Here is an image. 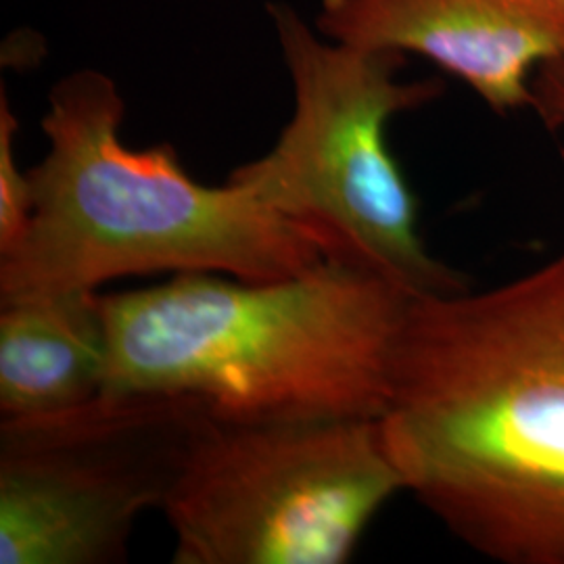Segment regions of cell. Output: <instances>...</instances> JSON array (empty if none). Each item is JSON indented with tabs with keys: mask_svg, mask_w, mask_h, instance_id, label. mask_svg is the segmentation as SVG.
<instances>
[{
	"mask_svg": "<svg viewBox=\"0 0 564 564\" xmlns=\"http://www.w3.org/2000/svg\"><path fill=\"white\" fill-rule=\"evenodd\" d=\"M316 28L347 46L426 57L498 113L533 107L535 69L564 55V15L544 0H321Z\"/></svg>",
	"mask_w": 564,
	"mask_h": 564,
	"instance_id": "52a82bcc",
	"label": "cell"
},
{
	"mask_svg": "<svg viewBox=\"0 0 564 564\" xmlns=\"http://www.w3.org/2000/svg\"><path fill=\"white\" fill-rule=\"evenodd\" d=\"M533 109L550 130H564V55L544 61L531 80Z\"/></svg>",
	"mask_w": 564,
	"mask_h": 564,
	"instance_id": "30bf717a",
	"label": "cell"
},
{
	"mask_svg": "<svg viewBox=\"0 0 564 564\" xmlns=\"http://www.w3.org/2000/svg\"><path fill=\"white\" fill-rule=\"evenodd\" d=\"M547 7H552V9H556L558 13H563L564 15V0H544Z\"/></svg>",
	"mask_w": 564,
	"mask_h": 564,
	"instance_id": "8fae6325",
	"label": "cell"
},
{
	"mask_svg": "<svg viewBox=\"0 0 564 564\" xmlns=\"http://www.w3.org/2000/svg\"><path fill=\"white\" fill-rule=\"evenodd\" d=\"M18 118L2 88L0 95V256L20 245L32 218V184L15 158Z\"/></svg>",
	"mask_w": 564,
	"mask_h": 564,
	"instance_id": "9c48e42d",
	"label": "cell"
},
{
	"mask_svg": "<svg viewBox=\"0 0 564 564\" xmlns=\"http://www.w3.org/2000/svg\"><path fill=\"white\" fill-rule=\"evenodd\" d=\"M116 82L80 69L57 82L42 132L48 153L28 170L32 218L0 256V303L97 293L158 272L279 281L324 262L316 242L247 186H205L172 144L121 142Z\"/></svg>",
	"mask_w": 564,
	"mask_h": 564,
	"instance_id": "3957f363",
	"label": "cell"
},
{
	"mask_svg": "<svg viewBox=\"0 0 564 564\" xmlns=\"http://www.w3.org/2000/svg\"><path fill=\"white\" fill-rule=\"evenodd\" d=\"M381 424L405 491L460 542L564 564V253L410 297Z\"/></svg>",
	"mask_w": 564,
	"mask_h": 564,
	"instance_id": "6da1fadb",
	"label": "cell"
},
{
	"mask_svg": "<svg viewBox=\"0 0 564 564\" xmlns=\"http://www.w3.org/2000/svg\"><path fill=\"white\" fill-rule=\"evenodd\" d=\"M410 297L330 260L279 281L195 272L101 293L105 391L193 398L232 423L381 419Z\"/></svg>",
	"mask_w": 564,
	"mask_h": 564,
	"instance_id": "7a4b0ae2",
	"label": "cell"
},
{
	"mask_svg": "<svg viewBox=\"0 0 564 564\" xmlns=\"http://www.w3.org/2000/svg\"><path fill=\"white\" fill-rule=\"evenodd\" d=\"M400 491L381 419L207 416L163 506L172 563H347Z\"/></svg>",
	"mask_w": 564,
	"mask_h": 564,
	"instance_id": "5b68a950",
	"label": "cell"
},
{
	"mask_svg": "<svg viewBox=\"0 0 564 564\" xmlns=\"http://www.w3.org/2000/svg\"><path fill=\"white\" fill-rule=\"evenodd\" d=\"M101 293L0 303V414L36 416L105 391Z\"/></svg>",
	"mask_w": 564,
	"mask_h": 564,
	"instance_id": "ba28073f",
	"label": "cell"
},
{
	"mask_svg": "<svg viewBox=\"0 0 564 564\" xmlns=\"http://www.w3.org/2000/svg\"><path fill=\"white\" fill-rule=\"evenodd\" d=\"M203 403L102 391L0 423V564L128 561L139 517L167 502Z\"/></svg>",
	"mask_w": 564,
	"mask_h": 564,
	"instance_id": "8992f818",
	"label": "cell"
},
{
	"mask_svg": "<svg viewBox=\"0 0 564 564\" xmlns=\"http://www.w3.org/2000/svg\"><path fill=\"white\" fill-rule=\"evenodd\" d=\"M295 109L276 144L228 181L253 191L321 249L393 282L412 297L456 293L464 274L435 260L419 232V199L387 144L398 113L444 95V84L402 82L405 55L324 44L286 2H268Z\"/></svg>",
	"mask_w": 564,
	"mask_h": 564,
	"instance_id": "277c9868",
	"label": "cell"
}]
</instances>
